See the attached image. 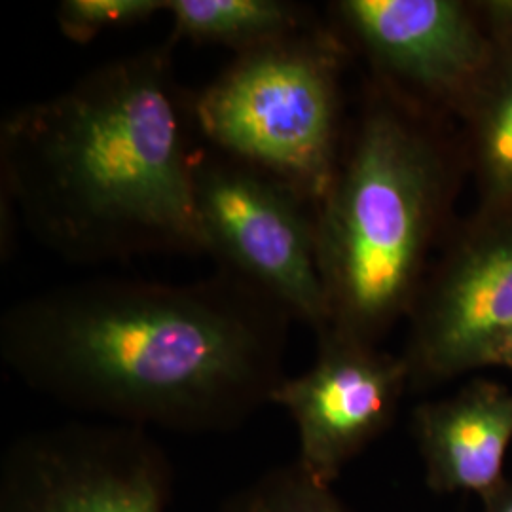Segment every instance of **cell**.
Instances as JSON below:
<instances>
[{
  "instance_id": "8992f818",
  "label": "cell",
  "mask_w": 512,
  "mask_h": 512,
  "mask_svg": "<svg viewBox=\"0 0 512 512\" xmlns=\"http://www.w3.org/2000/svg\"><path fill=\"white\" fill-rule=\"evenodd\" d=\"M175 469L147 429L69 421L12 440L0 512H167Z\"/></svg>"
},
{
  "instance_id": "5bb4252c",
  "label": "cell",
  "mask_w": 512,
  "mask_h": 512,
  "mask_svg": "<svg viewBox=\"0 0 512 512\" xmlns=\"http://www.w3.org/2000/svg\"><path fill=\"white\" fill-rule=\"evenodd\" d=\"M165 12V0H65L57 25L74 44H90L107 31L143 25Z\"/></svg>"
},
{
  "instance_id": "6da1fadb",
  "label": "cell",
  "mask_w": 512,
  "mask_h": 512,
  "mask_svg": "<svg viewBox=\"0 0 512 512\" xmlns=\"http://www.w3.org/2000/svg\"><path fill=\"white\" fill-rule=\"evenodd\" d=\"M293 321L222 268L183 285L95 277L12 304L0 319V357L21 384L78 414L230 433L287 378Z\"/></svg>"
},
{
  "instance_id": "30bf717a",
  "label": "cell",
  "mask_w": 512,
  "mask_h": 512,
  "mask_svg": "<svg viewBox=\"0 0 512 512\" xmlns=\"http://www.w3.org/2000/svg\"><path fill=\"white\" fill-rule=\"evenodd\" d=\"M425 478L433 492L497 490L512 442V391L492 380H475L454 397L423 403L412 416Z\"/></svg>"
},
{
  "instance_id": "9c48e42d",
  "label": "cell",
  "mask_w": 512,
  "mask_h": 512,
  "mask_svg": "<svg viewBox=\"0 0 512 512\" xmlns=\"http://www.w3.org/2000/svg\"><path fill=\"white\" fill-rule=\"evenodd\" d=\"M461 241L423 283L403 359L420 389L475 370L512 327V215Z\"/></svg>"
},
{
  "instance_id": "8fae6325",
  "label": "cell",
  "mask_w": 512,
  "mask_h": 512,
  "mask_svg": "<svg viewBox=\"0 0 512 512\" xmlns=\"http://www.w3.org/2000/svg\"><path fill=\"white\" fill-rule=\"evenodd\" d=\"M175 42L215 44L236 55L319 27L310 6L291 0H165Z\"/></svg>"
},
{
  "instance_id": "7a4b0ae2",
  "label": "cell",
  "mask_w": 512,
  "mask_h": 512,
  "mask_svg": "<svg viewBox=\"0 0 512 512\" xmlns=\"http://www.w3.org/2000/svg\"><path fill=\"white\" fill-rule=\"evenodd\" d=\"M107 61L4 116L2 211L71 264L205 255L192 181L190 97L173 46Z\"/></svg>"
},
{
  "instance_id": "7c38bea8",
  "label": "cell",
  "mask_w": 512,
  "mask_h": 512,
  "mask_svg": "<svg viewBox=\"0 0 512 512\" xmlns=\"http://www.w3.org/2000/svg\"><path fill=\"white\" fill-rule=\"evenodd\" d=\"M503 50L473 99L476 173L494 215L512 211V46Z\"/></svg>"
},
{
  "instance_id": "277c9868",
  "label": "cell",
  "mask_w": 512,
  "mask_h": 512,
  "mask_svg": "<svg viewBox=\"0 0 512 512\" xmlns=\"http://www.w3.org/2000/svg\"><path fill=\"white\" fill-rule=\"evenodd\" d=\"M346 46L323 25L243 52L190 97L207 147L291 186L319 207L342 160Z\"/></svg>"
},
{
  "instance_id": "2e32d148",
  "label": "cell",
  "mask_w": 512,
  "mask_h": 512,
  "mask_svg": "<svg viewBox=\"0 0 512 512\" xmlns=\"http://www.w3.org/2000/svg\"><path fill=\"white\" fill-rule=\"evenodd\" d=\"M482 366H505L512 370V327L503 332L499 338L488 346V349L482 353L478 368Z\"/></svg>"
},
{
  "instance_id": "5b68a950",
  "label": "cell",
  "mask_w": 512,
  "mask_h": 512,
  "mask_svg": "<svg viewBox=\"0 0 512 512\" xmlns=\"http://www.w3.org/2000/svg\"><path fill=\"white\" fill-rule=\"evenodd\" d=\"M205 255L274 298L315 334L329 327L317 207L291 186L211 147L192 156Z\"/></svg>"
},
{
  "instance_id": "9a60e30c",
  "label": "cell",
  "mask_w": 512,
  "mask_h": 512,
  "mask_svg": "<svg viewBox=\"0 0 512 512\" xmlns=\"http://www.w3.org/2000/svg\"><path fill=\"white\" fill-rule=\"evenodd\" d=\"M486 25L501 46H512V0H495L476 4Z\"/></svg>"
},
{
  "instance_id": "ba28073f",
  "label": "cell",
  "mask_w": 512,
  "mask_h": 512,
  "mask_svg": "<svg viewBox=\"0 0 512 512\" xmlns=\"http://www.w3.org/2000/svg\"><path fill=\"white\" fill-rule=\"evenodd\" d=\"M410 387L406 361L334 330L317 334V357L300 376H287L272 404L296 427L298 465L334 486L351 459L384 435Z\"/></svg>"
},
{
  "instance_id": "3957f363",
  "label": "cell",
  "mask_w": 512,
  "mask_h": 512,
  "mask_svg": "<svg viewBox=\"0 0 512 512\" xmlns=\"http://www.w3.org/2000/svg\"><path fill=\"white\" fill-rule=\"evenodd\" d=\"M420 110L372 90L317 207L325 330L374 346L414 310L446 205V158Z\"/></svg>"
},
{
  "instance_id": "e0dca14e",
  "label": "cell",
  "mask_w": 512,
  "mask_h": 512,
  "mask_svg": "<svg viewBox=\"0 0 512 512\" xmlns=\"http://www.w3.org/2000/svg\"><path fill=\"white\" fill-rule=\"evenodd\" d=\"M486 512H512V480H505L492 494L484 499Z\"/></svg>"
},
{
  "instance_id": "52a82bcc",
  "label": "cell",
  "mask_w": 512,
  "mask_h": 512,
  "mask_svg": "<svg viewBox=\"0 0 512 512\" xmlns=\"http://www.w3.org/2000/svg\"><path fill=\"white\" fill-rule=\"evenodd\" d=\"M330 14L380 84L418 109L475 99L497 59L494 40L456 0H340Z\"/></svg>"
},
{
  "instance_id": "4fadbf2b",
  "label": "cell",
  "mask_w": 512,
  "mask_h": 512,
  "mask_svg": "<svg viewBox=\"0 0 512 512\" xmlns=\"http://www.w3.org/2000/svg\"><path fill=\"white\" fill-rule=\"evenodd\" d=\"M217 512H349L332 490L315 482L294 459L230 495Z\"/></svg>"
}]
</instances>
